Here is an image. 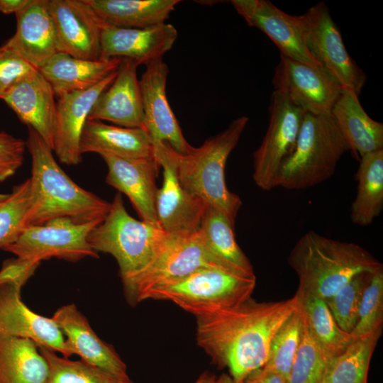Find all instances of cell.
Here are the masks:
<instances>
[{
  "label": "cell",
  "instance_id": "cell-7",
  "mask_svg": "<svg viewBox=\"0 0 383 383\" xmlns=\"http://www.w3.org/2000/svg\"><path fill=\"white\" fill-rule=\"evenodd\" d=\"M255 276L221 267L200 269L170 284L152 289L143 298L173 302L196 317L237 305L251 297Z\"/></svg>",
  "mask_w": 383,
  "mask_h": 383
},
{
  "label": "cell",
  "instance_id": "cell-3",
  "mask_svg": "<svg viewBox=\"0 0 383 383\" xmlns=\"http://www.w3.org/2000/svg\"><path fill=\"white\" fill-rule=\"evenodd\" d=\"M288 263L299 278L296 294L323 300L355 275L383 268L382 263L360 245L331 239L314 231L297 240Z\"/></svg>",
  "mask_w": 383,
  "mask_h": 383
},
{
  "label": "cell",
  "instance_id": "cell-27",
  "mask_svg": "<svg viewBox=\"0 0 383 383\" xmlns=\"http://www.w3.org/2000/svg\"><path fill=\"white\" fill-rule=\"evenodd\" d=\"M121 61V58L85 60L60 52L38 70L59 97L95 86L117 70Z\"/></svg>",
  "mask_w": 383,
  "mask_h": 383
},
{
  "label": "cell",
  "instance_id": "cell-15",
  "mask_svg": "<svg viewBox=\"0 0 383 383\" xmlns=\"http://www.w3.org/2000/svg\"><path fill=\"white\" fill-rule=\"evenodd\" d=\"M59 52L96 60L105 23L87 0H48Z\"/></svg>",
  "mask_w": 383,
  "mask_h": 383
},
{
  "label": "cell",
  "instance_id": "cell-42",
  "mask_svg": "<svg viewBox=\"0 0 383 383\" xmlns=\"http://www.w3.org/2000/svg\"><path fill=\"white\" fill-rule=\"evenodd\" d=\"M40 264L18 257L6 260L0 270V284L9 282L23 287Z\"/></svg>",
  "mask_w": 383,
  "mask_h": 383
},
{
  "label": "cell",
  "instance_id": "cell-5",
  "mask_svg": "<svg viewBox=\"0 0 383 383\" xmlns=\"http://www.w3.org/2000/svg\"><path fill=\"white\" fill-rule=\"evenodd\" d=\"M348 150L331 116L306 113L295 148L280 168L277 187L303 189L325 182Z\"/></svg>",
  "mask_w": 383,
  "mask_h": 383
},
{
  "label": "cell",
  "instance_id": "cell-41",
  "mask_svg": "<svg viewBox=\"0 0 383 383\" xmlns=\"http://www.w3.org/2000/svg\"><path fill=\"white\" fill-rule=\"evenodd\" d=\"M26 148L23 139L0 132V182L13 176L21 167Z\"/></svg>",
  "mask_w": 383,
  "mask_h": 383
},
{
  "label": "cell",
  "instance_id": "cell-47",
  "mask_svg": "<svg viewBox=\"0 0 383 383\" xmlns=\"http://www.w3.org/2000/svg\"><path fill=\"white\" fill-rule=\"evenodd\" d=\"M9 194H0V205L7 199Z\"/></svg>",
  "mask_w": 383,
  "mask_h": 383
},
{
  "label": "cell",
  "instance_id": "cell-11",
  "mask_svg": "<svg viewBox=\"0 0 383 383\" xmlns=\"http://www.w3.org/2000/svg\"><path fill=\"white\" fill-rule=\"evenodd\" d=\"M304 39L313 57L338 81L342 88L359 95L366 74L348 54L340 32L328 6L320 2L302 15Z\"/></svg>",
  "mask_w": 383,
  "mask_h": 383
},
{
  "label": "cell",
  "instance_id": "cell-12",
  "mask_svg": "<svg viewBox=\"0 0 383 383\" xmlns=\"http://www.w3.org/2000/svg\"><path fill=\"white\" fill-rule=\"evenodd\" d=\"M274 91L287 96L306 113L329 115L342 87L321 65L300 62L282 55L275 67Z\"/></svg>",
  "mask_w": 383,
  "mask_h": 383
},
{
  "label": "cell",
  "instance_id": "cell-20",
  "mask_svg": "<svg viewBox=\"0 0 383 383\" xmlns=\"http://www.w3.org/2000/svg\"><path fill=\"white\" fill-rule=\"evenodd\" d=\"M63 335L70 355L97 367L119 379L131 382L127 367L113 348L99 338L74 304L60 307L52 317Z\"/></svg>",
  "mask_w": 383,
  "mask_h": 383
},
{
  "label": "cell",
  "instance_id": "cell-32",
  "mask_svg": "<svg viewBox=\"0 0 383 383\" xmlns=\"http://www.w3.org/2000/svg\"><path fill=\"white\" fill-rule=\"evenodd\" d=\"M296 295L304 321L326 357L331 360L343 352L353 338L338 326L326 301L315 296Z\"/></svg>",
  "mask_w": 383,
  "mask_h": 383
},
{
  "label": "cell",
  "instance_id": "cell-23",
  "mask_svg": "<svg viewBox=\"0 0 383 383\" xmlns=\"http://www.w3.org/2000/svg\"><path fill=\"white\" fill-rule=\"evenodd\" d=\"M16 16V32L4 45L39 70L60 52L48 0H33Z\"/></svg>",
  "mask_w": 383,
  "mask_h": 383
},
{
  "label": "cell",
  "instance_id": "cell-25",
  "mask_svg": "<svg viewBox=\"0 0 383 383\" xmlns=\"http://www.w3.org/2000/svg\"><path fill=\"white\" fill-rule=\"evenodd\" d=\"M80 152L136 159L155 157L154 145L147 131L87 120L80 138Z\"/></svg>",
  "mask_w": 383,
  "mask_h": 383
},
{
  "label": "cell",
  "instance_id": "cell-18",
  "mask_svg": "<svg viewBox=\"0 0 383 383\" xmlns=\"http://www.w3.org/2000/svg\"><path fill=\"white\" fill-rule=\"evenodd\" d=\"M21 286L0 284V334L33 340L62 356L70 355L63 333L52 320L31 311L21 300Z\"/></svg>",
  "mask_w": 383,
  "mask_h": 383
},
{
  "label": "cell",
  "instance_id": "cell-33",
  "mask_svg": "<svg viewBox=\"0 0 383 383\" xmlns=\"http://www.w3.org/2000/svg\"><path fill=\"white\" fill-rule=\"evenodd\" d=\"M382 333L353 338L343 352L331 359L321 383H367L370 360Z\"/></svg>",
  "mask_w": 383,
  "mask_h": 383
},
{
  "label": "cell",
  "instance_id": "cell-34",
  "mask_svg": "<svg viewBox=\"0 0 383 383\" xmlns=\"http://www.w3.org/2000/svg\"><path fill=\"white\" fill-rule=\"evenodd\" d=\"M48 365L45 383H133L118 379L110 373L83 360L60 357L56 352L38 347Z\"/></svg>",
  "mask_w": 383,
  "mask_h": 383
},
{
  "label": "cell",
  "instance_id": "cell-21",
  "mask_svg": "<svg viewBox=\"0 0 383 383\" xmlns=\"http://www.w3.org/2000/svg\"><path fill=\"white\" fill-rule=\"evenodd\" d=\"M101 157L108 167L106 182L130 199L143 221L158 225L155 209L158 188L155 180L161 167L155 155L136 159L110 155Z\"/></svg>",
  "mask_w": 383,
  "mask_h": 383
},
{
  "label": "cell",
  "instance_id": "cell-4",
  "mask_svg": "<svg viewBox=\"0 0 383 383\" xmlns=\"http://www.w3.org/2000/svg\"><path fill=\"white\" fill-rule=\"evenodd\" d=\"M248 122L243 116L222 132L207 139L187 154L174 150L178 180L182 187L206 204L222 211L235 224L242 205L240 198L228 189L225 167Z\"/></svg>",
  "mask_w": 383,
  "mask_h": 383
},
{
  "label": "cell",
  "instance_id": "cell-1",
  "mask_svg": "<svg viewBox=\"0 0 383 383\" xmlns=\"http://www.w3.org/2000/svg\"><path fill=\"white\" fill-rule=\"evenodd\" d=\"M298 297L257 301L251 297L231 307L196 317V342L212 362L227 368L237 383L262 368L271 342L298 307Z\"/></svg>",
  "mask_w": 383,
  "mask_h": 383
},
{
  "label": "cell",
  "instance_id": "cell-10",
  "mask_svg": "<svg viewBox=\"0 0 383 383\" xmlns=\"http://www.w3.org/2000/svg\"><path fill=\"white\" fill-rule=\"evenodd\" d=\"M305 113L285 94L272 92L268 128L253 154L252 178L261 189L277 187L280 168L295 148Z\"/></svg>",
  "mask_w": 383,
  "mask_h": 383
},
{
  "label": "cell",
  "instance_id": "cell-17",
  "mask_svg": "<svg viewBox=\"0 0 383 383\" xmlns=\"http://www.w3.org/2000/svg\"><path fill=\"white\" fill-rule=\"evenodd\" d=\"M118 70L95 86L83 91L62 95L56 102L52 135V151L67 165L82 161L80 138L84 126L95 102L113 82Z\"/></svg>",
  "mask_w": 383,
  "mask_h": 383
},
{
  "label": "cell",
  "instance_id": "cell-9",
  "mask_svg": "<svg viewBox=\"0 0 383 383\" xmlns=\"http://www.w3.org/2000/svg\"><path fill=\"white\" fill-rule=\"evenodd\" d=\"M98 225L79 224L61 218L43 225H28L13 243L2 250L40 263L52 257L69 262L88 257L99 258L98 252L88 242L89 234Z\"/></svg>",
  "mask_w": 383,
  "mask_h": 383
},
{
  "label": "cell",
  "instance_id": "cell-2",
  "mask_svg": "<svg viewBox=\"0 0 383 383\" xmlns=\"http://www.w3.org/2000/svg\"><path fill=\"white\" fill-rule=\"evenodd\" d=\"M26 143L31 157L26 226L60 218L100 224L111 203L74 183L55 161L52 148L32 128H28Z\"/></svg>",
  "mask_w": 383,
  "mask_h": 383
},
{
  "label": "cell",
  "instance_id": "cell-28",
  "mask_svg": "<svg viewBox=\"0 0 383 383\" xmlns=\"http://www.w3.org/2000/svg\"><path fill=\"white\" fill-rule=\"evenodd\" d=\"M109 26L145 28L165 23L179 0H87Z\"/></svg>",
  "mask_w": 383,
  "mask_h": 383
},
{
  "label": "cell",
  "instance_id": "cell-39",
  "mask_svg": "<svg viewBox=\"0 0 383 383\" xmlns=\"http://www.w3.org/2000/svg\"><path fill=\"white\" fill-rule=\"evenodd\" d=\"M383 324V268L374 272L366 286L360 302L353 338L382 333Z\"/></svg>",
  "mask_w": 383,
  "mask_h": 383
},
{
  "label": "cell",
  "instance_id": "cell-6",
  "mask_svg": "<svg viewBox=\"0 0 383 383\" xmlns=\"http://www.w3.org/2000/svg\"><path fill=\"white\" fill-rule=\"evenodd\" d=\"M158 225L133 218L118 193L104 220L88 235V242L97 252L111 255L116 260L122 282L144 269L166 238Z\"/></svg>",
  "mask_w": 383,
  "mask_h": 383
},
{
  "label": "cell",
  "instance_id": "cell-8",
  "mask_svg": "<svg viewBox=\"0 0 383 383\" xmlns=\"http://www.w3.org/2000/svg\"><path fill=\"white\" fill-rule=\"evenodd\" d=\"M211 267H223L210 252L199 230L189 234L167 233L148 265L123 282L124 292L128 301L135 304L149 291Z\"/></svg>",
  "mask_w": 383,
  "mask_h": 383
},
{
  "label": "cell",
  "instance_id": "cell-19",
  "mask_svg": "<svg viewBox=\"0 0 383 383\" xmlns=\"http://www.w3.org/2000/svg\"><path fill=\"white\" fill-rule=\"evenodd\" d=\"M178 33L170 23L145 28H121L105 25L100 41L99 59H128L138 66L163 56L174 44Z\"/></svg>",
  "mask_w": 383,
  "mask_h": 383
},
{
  "label": "cell",
  "instance_id": "cell-36",
  "mask_svg": "<svg viewBox=\"0 0 383 383\" xmlns=\"http://www.w3.org/2000/svg\"><path fill=\"white\" fill-rule=\"evenodd\" d=\"M374 273L362 272L355 275L324 300L338 326L348 333L357 324L363 292Z\"/></svg>",
  "mask_w": 383,
  "mask_h": 383
},
{
  "label": "cell",
  "instance_id": "cell-22",
  "mask_svg": "<svg viewBox=\"0 0 383 383\" xmlns=\"http://www.w3.org/2000/svg\"><path fill=\"white\" fill-rule=\"evenodd\" d=\"M138 67L134 61L122 59L116 78L97 99L88 120L145 130Z\"/></svg>",
  "mask_w": 383,
  "mask_h": 383
},
{
  "label": "cell",
  "instance_id": "cell-43",
  "mask_svg": "<svg viewBox=\"0 0 383 383\" xmlns=\"http://www.w3.org/2000/svg\"><path fill=\"white\" fill-rule=\"evenodd\" d=\"M242 383H287L283 376L262 368L250 374Z\"/></svg>",
  "mask_w": 383,
  "mask_h": 383
},
{
  "label": "cell",
  "instance_id": "cell-13",
  "mask_svg": "<svg viewBox=\"0 0 383 383\" xmlns=\"http://www.w3.org/2000/svg\"><path fill=\"white\" fill-rule=\"evenodd\" d=\"M154 152L163 168L155 209L159 226L167 233L189 234L199 229L206 204L184 190L178 180L174 150L166 143H154Z\"/></svg>",
  "mask_w": 383,
  "mask_h": 383
},
{
  "label": "cell",
  "instance_id": "cell-45",
  "mask_svg": "<svg viewBox=\"0 0 383 383\" xmlns=\"http://www.w3.org/2000/svg\"><path fill=\"white\" fill-rule=\"evenodd\" d=\"M216 378L208 373L205 372L202 374L194 383H216Z\"/></svg>",
  "mask_w": 383,
  "mask_h": 383
},
{
  "label": "cell",
  "instance_id": "cell-29",
  "mask_svg": "<svg viewBox=\"0 0 383 383\" xmlns=\"http://www.w3.org/2000/svg\"><path fill=\"white\" fill-rule=\"evenodd\" d=\"M234 223L222 211L206 205L199 231L211 254L224 268L253 277V267L237 243Z\"/></svg>",
  "mask_w": 383,
  "mask_h": 383
},
{
  "label": "cell",
  "instance_id": "cell-31",
  "mask_svg": "<svg viewBox=\"0 0 383 383\" xmlns=\"http://www.w3.org/2000/svg\"><path fill=\"white\" fill-rule=\"evenodd\" d=\"M356 173L357 193L351 205V221L370 226L383 209V149L360 159Z\"/></svg>",
  "mask_w": 383,
  "mask_h": 383
},
{
  "label": "cell",
  "instance_id": "cell-24",
  "mask_svg": "<svg viewBox=\"0 0 383 383\" xmlns=\"http://www.w3.org/2000/svg\"><path fill=\"white\" fill-rule=\"evenodd\" d=\"M55 96L50 83L35 70L21 79L3 99L18 119L33 129L52 150Z\"/></svg>",
  "mask_w": 383,
  "mask_h": 383
},
{
  "label": "cell",
  "instance_id": "cell-35",
  "mask_svg": "<svg viewBox=\"0 0 383 383\" xmlns=\"http://www.w3.org/2000/svg\"><path fill=\"white\" fill-rule=\"evenodd\" d=\"M299 301V300H298ZM303 329V315L298 307L274 336L267 361L262 369L279 374L287 380L298 350Z\"/></svg>",
  "mask_w": 383,
  "mask_h": 383
},
{
  "label": "cell",
  "instance_id": "cell-14",
  "mask_svg": "<svg viewBox=\"0 0 383 383\" xmlns=\"http://www.w3.org/2000/svg\"><path fill=\"white\" fill-rule=\"evenodd\" d=\"M168 74L167 65L160 59L146 65L139 80L145 131L153 143L164 142L175 152L187 154L194 147L183 135L169 104L166 94Z\"/></svg>",
  "mask_w": 383,
  "mask_h": 383
},
{
  "label": "cell",
  "instance_id": "cell-26",
  "mask_svg": "<svg viewBox=\"0 0 383 383\" xmlns=\"http://www.w3.org/2000/svg\"><path fill=\"white\" fill-rule=\"evenodd\" d=\"M331 116L350 150L359 160L383 149V123L374 121L367 114L358 95L352 90L342 89Z\"/></svg>",
  "mask_w": 383,
  "mask_h": 383
},
{
  "label": "cell",
  "instance_id": "cell-40",
  "mask_svg": "<svg viewBox=\"0 0 383 383\" xmlns=\"http://www.w3.org/2000/svg\"><path fill=\"white\" fill-rule=\"evenodd\" d=\"M35 70L9 48L0 46V99L3 100L21 79Z\"/></svg>",
  "mask_w": 383,
  "mask_h": 383
},
{
  "label": "cell",
  "instance_id": "cell-48",
  "mask_svg": "<svg viewBox=\"0 0 383 383\" xmlns=\"http://www.w3.org/2000/svg\"><path fill=\"white\" fill-rule=\"evenodd\" d=\"M319 383H321V382H319Z\"/></svg>",
  "mask_w": 383,
  "mask_h": 383
},
{
  "label": "cell",
  "instance_id": "cell-38",
  "mask_svg": "<svg viewBox=\"0 0 383 383\" xmlns=\"http://www.w3.org/2000/svg\"><path fill=\"white\" fill-rule=\"evenodd\" d=\"M30 180L15 185L0 205V248L13 243L26 226Z\"/></svg>",
  "mask_w": 383,
  "mask_h": 383
},
{
  "label": "cell",
  "instance_id": "cell-44",
  "mask_svg": "<svg viewBox=\"0 0 383 383\" xmlns=\"http://www.w3.org/2000/svg\"><path fill=\"white\" fill-rule=\"evenodd\" d=\"M33 0H0V11L4 14L18 13L28 7Z\"/></svg>",
  "mask_w": 383,
  "mask_h": 383
},
{
  "label": "cell",
  "instance_id": "cell-16",
  "mask_svg": "<svg viewBox=\"0 0 383 383\" xmlns=\"http://www.w3.org/2000/svg\"><path fill=\"white\" fill-rule=\"evenodd\" d=\"M231 4L249 26L265 33L280 55L312 65H321L308 50L302 15H290L268 0H233Z\"/></svg>",
  "mask_w": 383,
  "mask_h": 383
},
{
  "label": "cell",
  "instance_id": "cell-30",
  "mask_svg": "<svg viewBox=\"0 0 383 383\" xmlns=\"http://www.w3.org/2000/svg\"><path fill=\"white\" fill-rule=\"evenodd\" d=\"M48 371L35 342L0 334V383H45Z\"/></svg>",
  "mask_w": 383,
  "mask_h": 383
},
{
  "label": "cell",
  "instance_id": "cell-46",
  "mask_svg": "<svg viewBox=\"0 0 383 383\" xmlns=\"http://www.w3.org/2000/svg\"><path fill=\"white\" fill-rule=\"evenodd\" d=\"M216 383H237L233 378L227 374H221L218 378H216Z\"/></svg>",
  "mask_w": 383,
  "mask_h": 383
},
{
  "label": "cell",
  "instance_id": "cell-37",
  "mask_svg": "<svg viewBox=\"0 0 383 383\" xmlns=\"http://www.w3.org/2000/svg\"><path fill=\"white\" fill-rule=\"evenodd\" d=\"M329 360L310 334L303 318L301 341L287 383H319Z\"/></svg>",
  "mask_w": 383,
  "mask_h": 383
}]
</instances>
